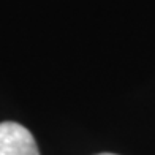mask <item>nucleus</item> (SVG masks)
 I'll list each match as a JSON object with an SVG mask.
<instances>
[{
    "mask_svg": "<svg viewBox=\"0 0 155 155\" xmlns=\"http://www.w3.org/2000/svg\"><path fill=\"white\" fill-rule=\"evenodd\" d=\"M0 155H40L32 133L16 122L0 124Z\"/></svg>",
    "mask_w": 155,
    "mask_h": 155,
    "instance_id": "nucleus-1",
    "label": "nucleus"
},
{
    "mask_svg": "<svg viewBox=\"0 0 155 155\" xmlns=\"http://www.w3.org/2000/svg\"><path fill=\"white\" fill-rule=\"evenodd\" d=\"M98 155H116V153H98Z\"/></svg>",
    "mask_w": 155,
    "mask_h": 155,
    "instance_id": "nucleus-2",
    "label": "nucleus"
}]
</instances>
